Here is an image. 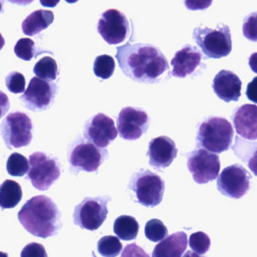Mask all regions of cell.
<instances>
[{"mask_svg": "<svg viewBox=\"0 0 257 257\" xmlns=\"http://www.w3.org/2000/svg\"><path fill=\"white\" fill-rule=\"evenodd\" d=\"M116 57L123 73L141 84L159 83L162 75L169 70L164 54L156 47L148 44L128 42L118 47Z\"/></svg>", "mask_w": 257, "mask_h": 257, "instance_id": "1", "label": "cell"}, {"mask_svg": "<svg viewBox=\"0 0 257 257\" xmlns=\"http://www.w3.org/2000/svg\"><path fill=\"white\" fill-rule=\"evenodd\" d=\"M18 218L29 233L39 238L57 235L63 227L61 213L54 201L46 196H34L27 201Z\"/></svg>", "mask_w": 257, "mask_h": 257, "instance_id": "2", "label": "cell"}, {"mask_svg": "<svg viewBox=\"0 0 257 257\" xmlns=\"http://www.w3.org/2000/svg\"><path fill=\"white\" fill-rule=\"evenodd\" d=\"M164 190L165 185L162 178L143 169L133 174L128 186L130 196L134 202L150 208L161 203Z\"/></svg>", "mask_w": 257, "mask_h": 257, "instance_id": "3", "label": "cell"}, {"mask_svg": "<svg viewBox=\"0 0 257 257\" xmlns=\"http://www.w3.org/2000/svg\"><path fill=\"white\" fill-rule=\"evenodd\" d=\"M234 138V130L229 120L223 117L205 119L198 128V146L208 151L221 154L230 148Z\"/></svg>", "mask_w": 257, "mask_h": 257, "instance_id": "4", "label": "cell"}, {"mask_svg": "<svg viewBox=\"0 0 257 257\" xmlns=\"http://www.w3.org/2000/svg\"><path fill=\"white\" fill-rule=\"evenodd\" d=\"M193 39L208 58L226 57L232 49L230 29L225 24H218L215 30L198 27L193 32Z\"/></svg>", "mask_w": 257, "mask_h": 257, "instance_id": "5", "label": "cell"}, {"mask_svg": "<svg viewBox=\"0 0 257 257\" xmlns=\"http://www.w3.org/2000/svg\"><path fill=\"white\" fill-rule=\"evenodd\" d=\"M108 196L86 197L74 208L73 222L81 229L95 231L99 229L108 214Z\"/></svg>", "mask_w": 257, "mask_h": 257, "instance_id": "6", "label": "cell"}, {"mask_svg": "<svg viewBox=\"0 0 257 257\" xmlns=\"http://www.w3.org/2000/svg\"><path fill=\"white\" fill-rule=\"evenodd\" d=\"M33 123L25 113L8 114L1 123V135L9 149L26 147L33 139Z\"/></svg>", "mask_w": 257, "mask_h": 257, "instance_id": "7", "label": "cell"}, {"mask_svg": "<svg viewBox=\"0 0 257 257\" xmlns=\"http://www.w3.org/2000/svg\"><path fill=\"white\" fill-rule=\"evenodd\" d=\"M107 155V149L97 148L92 142L80 139L74 144L68 154L70 170L76 172H97Z\"/></svg>", "mask_w": 257, "mask_h": 257, "instance_id": "8", "label": "cell"}, {"mask_svg": "<svg viewBox=\"0 0 257 257\" xmlns=\"http://www.w3.org/2000/svg\"><path fill=\"white\" fill-rule=\"evenodd\" d=\"M30 170L27 178L35 188L41 191L48 190L60 178V169L56 159L43 152H35L30 156Z\"/></svg>", "mask_w": 257, "mask_h": 257, "instance_id": "9", "label": "cell"}, {"mask_svg": "<svg viewBox=\"0 0 257 257\" xmlns=\"http://www.w3.org/2000/svg\"><path fill=\"white\" fill-rule=\"evenodd\" d=\"M57 93V84L34 77L30 80L27 90L19 99L27 109L33 112H39L50 108Z\"/></svg>", "mask_w": 257, "mask_h": 257, "instance_id": "10", "label": "cell"}, {"mask_svg": "<svg viewBox=\"0 0 257 257\" xmlns=\"http://www.w3.org/2000/svg\"><path fill=\"white\" fill-rule=\"evenodd\" d=\"M187 166L195 182L205 184L214 181L220 171L219 156L199 148L187 154Z\"/></svg>", "mask_w": 257, "mask_h": 257, "instance_id": "11", "label": "cell"}, {"mask_svg": "<svg viewBox=\"0 0 257 257\" xmlns=\"http://www.w3.org/2000/svg\"><path fill=\"white\" fill-rule=\"evenodd\" d=\"M252 176L242 166L234 164L223 169L217 178V189L223 196L241 199L250 190Z\"/></svg>", "mask_w": 257, "mask_h": 257, "instance_id": "12", "label": "cell"}, {"mask_svg": "<svg viewBox=\"0 0 257 257\" xmlns=\"http://www.w3.org/2000/svg\"><path fill=\"white\" fill-rule=\"evenodd\" d=\"M98 31L109 45H118L128 38L129 22L126 16L117 9H109L101 15L98 21Z\"/></svg>", "mask_w": 257, "mask_h": 257, "instance_id": "13", "label": "cell"}, {"mask_svg": "<svg viewBox=\"0 0 257 257\" xmlns=\"http://www.w3.org/2000/svg\"><path fill=\"white\" fill-rule=\"evenodd\" d=\"M149 126V116L140 108H122L117 117L119 136L125 140L135 141L140 139L147 132Z\"/></svg>", "mask_w": 257, "mask_h": 257, "instance_id": "14", "label": "cell"}, {"mask_svg": "<svg viewBox=\"0 0 257 257\" xmlns=\"http://www.w3.org/2000/svg\"><path fill=\"white\" fill-rule=\"evenodd\" d=\"M117 136V128L113 119L102 113L89 119L84 125V137L98 148H107Z\"/></svg>", "mask_w": 257, "mask_h": 257, "instance_id": "15", "label": "cell"}, {"mask_svg": "<svg viewBox=\"0 0 257 257\" xmlns=\"http://www.w3.org/2000/svg\"><path fill=\"white\" fill-rule=\"evenodd\" d=\"M178 150L175 142L167 136L152 139L149 144L146 156L149 158V165L159 172L168 167L178 155Z\"/></svg>", "mask_w": 257, "mask_h": 257, "instance_id": "16", "label": "cell"}, {"mask_svg": "<svg viewBox=\"0 0 257 257\" xmlns=\"http://www.w3.org/2000/svg\"><path fill=\"white\" fill-rule=\"evenodd\" d=\"M202 56L196 47L187 45L175 54L172 59V74L176 78H184L196 72L201 65Z\"/></svg>", "mask_w": 257, "mask_h": 257, "instance_id": "17", "label": "cell"}, {"mask_svg": "<svg viewBox=\"0 0 257 257\" xmlns=\"http://www.w3.org/2000/svg\"><path fill=\"white\" fill-rule=\"evenodd\" d=\"M242 82L233 72L221 70L213 81V90L217 96L226 102H237L241 96Z\"/></svg>", "mask_w": 257, "mask_h": 257, "instance_id": "18", "label": "cell"}, {"mask_svg": "<svg viewBox=\"0 0 257 257\" xmlns=\"http://www.w3.org/2000/svg\"><path fill=\"white\" fill-rule=\"evenodd\" d=\"M237 133L247 140H257V106L245 104L235 108L232 117Z\"/></svg>", "mask_w": 257, "mask_h": 257, "instance_id": "19", "label": "cell"}, {"mask_svg": "<svg viewBox=\"0 0 257 257\" xmlns=\"http://www.w3.org/2000/svg\"><path fill=\"white\" fill-rule=\"evenodd\" d=\"M188 238L184 232L169 235L157 244L152 257H181L187 250Z\"/></svg>", "mask_w": 257, "mask_h": 257, "instance_id": "20", "label": "cell"}, {"mask_svg": "<svg viewBox=\"0 0 257 257\" xmlns=\"http://www.w3.org/2000/svg\"><path fill=\"white\" fill-rule=\"evenodd\" d=\"M54 15L48 10L35 11L23 21V33L26 36H34L45 30L54 21Z\"/></svg>", "mask_w": 257, "mask_h": 257, "instance_id": "21", "label": "cell"}, {"mask_svg": "<svg viewBox=\"0 0 257 257\" xmlns=\"http://www.w3.org/2000/svg\"><path fill=\"white\" fill-rule=\"evenodd\" d=\"M234 152L239 157L252 172L257 176V142H250L236 137L233 148Z\"/></svg>", "mask_w": 257, "mask_h": 257, "instance_id": "22", "label": "cell"}, {"mask_svg": "<svg viewBox=\"0 0 257 257\" xmlns=\"http://www.w3.org/2000/svg\"><path fill=\"white\" fill-rule=\"evenodd\" d=\"M22 196L21 185L13 180H6L0 187V205L2 209L15 208L21 202Z\"/></svg>", "mask_w": 257, "mask_h": 257, "instance_id": "23", "label": "cell"}, {"mask_svg": "<svg viewBox=\"0 0 257 257\" xmlns=\"http://www.w3.org/2000/svg\"><path fill=\"white\" fill-rule=\"evenodd\" d=\"M140 229L137 220L134 217L122 215L116 218L113 224L115 234L123 241H132L137 238Z\"/></svg>", "mask_w": 257, "mask_h": 257, "instance_id": "24", "label": "cell"}, {"mask_svg": "<svg viewBox=\"0 0 257 257\" xmlns=\"http://www.w3.org/2000/svg\"><path fill=\"white\" fill-rule=\"evenodd\" d=\"M33 72L41 79L54 81L58 75V67L55 60L51 57H45L39 60L33 68Z\"/></svg>", "mask_w": 257, "mask_h": 257, "instance_id": "25", "label": "cell"}, {"mask_svg": "<svg viewBox=\"0 0 257 257\" xmlns=\"http://www.w3.org/2000/svg\"><path fill=\"white\" fill-rule=\"evenodd\" d=\"M6 169L12 176H24L30 170V161L22 154L13 153L8 159Z\"/></svg>", "mask_w": 257, "mask_h": 257, "instance_id": "26", "label": "cell"}, {"mask_svg": "<svg viewBox=\"0 0 257 257\" xmlns=\"http://www.w3.org/2000/svg\"><path fill=\"white\" fill-rule=\"evenodd\" d=\"M123 249L120 240L117 237L107 235L103 237L98 242V251L104 257H116Z\"/></svg>", "mask_w": 257, "mask_h": 257, "instance_id": "27", "label": "cell"}, {"mask_svg": "<svg viewBox=\"0 0 257 257\" xmlns=\"http://www.w3.org/2000/svg\"><path fill=\"white\" fill-rule=\"evenodd\" d=\"M116 63L114 59L107 54L98 56L94 63L95 75L103 80L110 78L114 73Z\"/></svg>", "mask_w": 257, "mask_h": 257, "instance_id": "28", "label": "cell"}, {"mask_svg": "<svg viewBox=\"0 0 257 257\" xmlns=\"http://www.w3.org/2000/svg\"><path fill=\"white\" fill-rule=\"evenodd\" d=\"M144 232L148 240L152 242L162 241L168 234L165 225L158 219L149 220L145 226Z\"/></svg>", "mask_w": 257, "mask_h": 257, "instance_id": "29", "label": "cell"}, {"mask_svg": "<svg viewBox=\"0 0 257 257\" xmlns=\"http://www.w3.org/2000/svg\"><path fill=\"white\" fill-rule=\"evenodd\" d=\"M190 248L198 254H205L211 247V238L203 232L192 234L189 240Z\"/></svg>", "mask_w": 257, "mask_h": 257, "instance_id": "30", "label": "cell"}, {"mask_svg": "<svg viewBox=\"0 0 257 257\" xmlns=\"http://www.w3.org/2000/svg\"><path fill=\"white\" fill-rule=\"evenodd\" d=\"M14 51L18 58L30 61L33 58L36 52L34 42L28 38L19 39L15 45Z\"/></svg>", "mask_w": 257, "mask_h": 257, "instance_id": "31", "label": "cell"}, {"mask_svg": "<svg viewBox=\"0 0 257 257\" xmlns=\"http://www.w3.org/2000/svg\"><path fill=\"white\" fill-rule=\"evenodd\" d=\"M6 84L11 93L18 94L25 92V78L20 72H12L9 73L6 78Z\"/></svg>", "mask_w": 257, "mask_h": 257, "instance_id": "32", "label": "cell"}, {"mask_svg": "<svg viewBox=\"0 0 257 257\" xmlns=\"http://www.w3.org/2000/svg\"><path fill=\"white\" fill-rule=\"evenodd\" d=\"M243 34L248 40L257 42V12L250 14L244 18Z\"/></svg>", "mask_w": 257, "mask_h": 257, "instance_id": "33", "label": "cell"}, {"mask_svg": "<svg viewBox=\"0 0 257 257\" xmlns=\"http://www.w3.org/2000/svg\"><path fill=\"white\" fill-rule=\"evenodd\" d=\"M21 257H48V254L42 244L33 242L24 247Z\"/></svg>", "mask_w": 257, "mask_h": 257, "instance_id": "34", "label": "cell"}, {"mask_svg": "<svg viewBox=\"0 0 257 257\" xmlns=\"http://www.w3.org/2000/svg\"><path fill=\"white\" fill-rule=\"evenodd\" d=\"M120 257H150L140 246L136 243L128 244L122 252Z\"/></svg>", "mask_w": 257, "mask_h": 257, "instance_id": "35", "label": "cell"}, {"mask_svg": "<svg viewBox=\"0 0 257 257\" xmlns=\"http://www.w3.org/2000/svg\"><path fill=\"white\" fill-rule=\"evenodd\" d=\"M213 0H184L186 7L191 11L205 10L212 4Z\"/></svg>", "mask_w": 257, "mask_h": 257, "instance_id": "36", "label": "cell"}, {"mask_svg": "<svg viewBox=\"0 0 257 257\" xmlns=\"http://www.w3.org/2000/svg\"><path fill=\"white\" fill-rule=\"evenodd\" d=\"M246 95L249 100L257 104V76L255 77L247 85Z\"/></svg>", "mask_w": 257, "mask_h": 257, "instance_id": "37", "label": "cell"}, {"mask_svg": "<svg viewBox=\"0 0 257 257\" xmlns=\"http://www.w3.org/2000/svg\"><path fill=\"white\" fill-rule=\"evenodd\" d=\"M249 66H250L251 70L257 74V52L253 53L249 57Z\"/></svg>", "mask_w": 257, "mask_h": 257, "instance_id": "38", "label": "cell"}, {"mask_svg": "<svg viewBox=\"0 0 257 257\" xmlns=\"http://www.w3.org/2000/svg\"><path fill=\"white\" fill-rule=\"evenodd\" d=\"M41 5L45 7L54 8L60 3V0H39Z\"/></svg>", "mask_w": 257, "mask_h": 257, "instance_id": "39", "label": "cell"}, {"mask_svg": "<svg viewBox=\"0 0 257 257\" xmlns=\"http://www.w3.org/2000/svg\"><path fill=\"white\" fill-rule=\"evenodd\" d=\"M10 3H14V4L20 5V6H27L33 3L34 0H8Z\"/></svg>", "mask_w": 257, "mask_h": 257, "instance_id": "40", "label": "cell"}, {"mask_svg": "<svg viewBox=\"0 0 257 257\" xmlns=\"http://www.w3.org/2000/svg\"><path fill=\"white\" fill-rule=\"evenodd\" d=\"M183 257H205V256H199L198 253H194V252L190 251V250H189V251H187V253H185V254L184 255V256Z\"/></svg>", "mask_w": 257, "mask_h": 257, "instance_id": "41", "label": "cell"}, {"mask_svg": "<svg viewBox=\"0 0 257 257\" xmlns=\"http://www.w3.org/2000/svg\"><path fill=\"white\" fill-rule=\"evenodd\" d=\"M65 1H66V3H70V4H72V3H77V2L78 1V0H65Z\"/></svg>", "mask_w": 257, "mask_h": 257, "instance_id": "42", "label": "cell"}]
</instances>
